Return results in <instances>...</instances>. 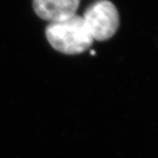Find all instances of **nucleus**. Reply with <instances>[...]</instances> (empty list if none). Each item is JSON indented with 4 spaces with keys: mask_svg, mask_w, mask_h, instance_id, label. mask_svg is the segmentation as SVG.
<instances>
[{
    "mask_svg": "<svg viewBox=\"0 0 158 158\" xmlns=\"http://www.w3.org/2000/svg\"><path fill=\"white\" fill-rule=\"evenodd\" d=\"M45 34L49 44L56 50L66 55L85 52L94 40L84 18L77 14L61 21L49 23Z\"/></svg>",
    "mask_w": 158,
    "mask_h": 158,
    "instance_id": "obj_1",
    "label": "nucleus"
},
{
    "mask_svg": "<svg viewBox=\"0 0 158 158\" xmlns=\"http://www.w3.org/2000/svg\"><path fill=\"white\" fill-rule=\"evenodd\" d=\"M83 18L93 40L99 41L113 37L119 25L118 10L108 0H98L91 4Z\"/></svg>",
    "mask_w": 158,
    "mask_h": 158,
    "instance_id": "obj_2",
    "label": "nucleus"
},
{
    "mask_svg": "<svg viewBox=\"0 0 158 158\" xmlns=\"http://www.w3.org/2000/svg\"><path fill=\"white\" fill-rule=\"evenodd\" d=\"M80 0H34L35 13L40 19L51 22L70 18L78 9Z\"/></svg>",
    "mask_w": 158,
    "mask_h": 158,
    "instance_id": "obj_3",
    "label": "nucleus"
}]
</instances>
